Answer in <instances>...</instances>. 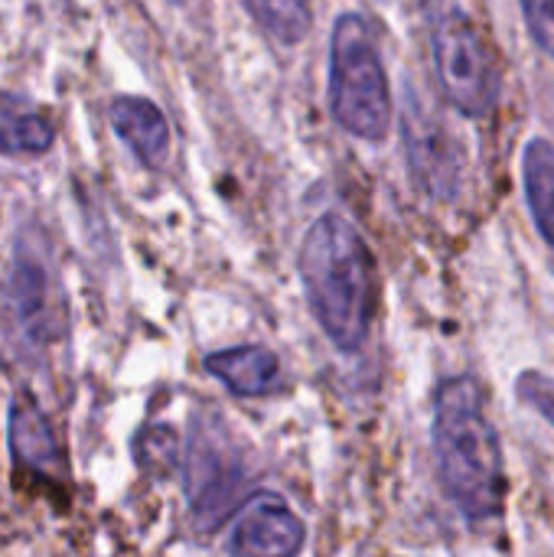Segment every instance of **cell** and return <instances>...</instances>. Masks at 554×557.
Instances as JSON below:
<instances>
[{
	"mask_svg": "<svg viewBox=\"0 0 554 557\" xmlns=\"http://www.w3.org/2000/svg\"><path fill=\"white\" fill-rule=\"evenodd\" d=\"M52 147V124L26 108V101L0 91V153H46Z\"/></svg>",
	"mask_w": 554,
	"mask_h": 557,
	"instance_id": "cell-12",
	"label": "cell"
},
{
	"mask_svg": "<svg viewBox=\"0 0 554 557\" xmlns=\"http://www.w3.org/2000/svg\"><path fill=\"white\" fill-rule=\"evenodd\" d=\"M170 3H186V0H170Z\"/></svg>",
	"mask_w": 554,
	"mask_h": 557,
	"instance_id": "cell-17",
	"label": "cell"
},
{
	"mask_svg": "<svg viewBox=\"0 0 554 557\" xmlns=\"http://www.w3.org/2000/svg\"><path fill=\"white\" fill-rule=\"evenodd\" d=\"M522 186L529 212L554 248V144L545 137H532L522 150Z\"/></svg>",
	"mask_w": 554,
	"mask_h": 557,
	"instance_id": "cell-11",
	"label": "cell"
},
{
	"mask_svg": "<svg viewBox=\"0 0 554 557\" xmlns=\"http://www.w3.org/2000/svg\"><path fill=\"white\" fill-rule=\"evenodd\" d=\"M519 3H522L529 36L545 55L554 59V0H519Z\"/></svg>",
	"mask_w": 554,
	"mask_h": 557,
	"instance_id": "cell-16",
	"label": "cell"
},
{
	"mask_svg": "<svg viewBox=\"0 0 554 557\" xmlns=\"http://www.w3.org/2000/svg\"><path fill=\"white\" fill-rule=\"evenodd\" d=\"M300 281L310 313L340 352H359L376 317V264L359 228L327 212L300 245Z\"/></svg>",
	"mask_w": 554,
	"mask_h": 557,
	"instance_id": "cell-2",
	"label": "cell"
},
{
	"mask_svg": "<svg viewBox=\"0 0 554 557\" xmlns=\"http://www.w3.org/2000/svg\"><path fill=\"white\" fill-rule=\"evenodd\" d=\"M255 20L278 39V42H300L310 29V7L307 0H245Z\"/></svg>",
	"mask_w": 554,
	"mask_h": 557,
	"instance_id": "cell-13",
	"label": "cell"
},
{
	"mask_svg": "<svg viewBox=\"0 0 554 557\" xmlns=\"http://www.w3.org/2000/svg\"><path fill=\"white\" fill-rule=\"evenodd\" d=\"M330 108L359 140H382L392 127V88L362 13H343L330 39Z\"/></svg>",
	"mask_w": 554,
	"mask_h": 557,
	"instance_id": "cell-3",
	"label": "cell"
},
{
	"mask_svg": "<svg viewBox=\"0 0 554 557\" xmlns=\"http://www.w3.org/2000/svg\"><path fill=\"white\" fill-rule=\"evenodd\" d=\"M209 375H216L238 398H264L281 392V359L268 346H232L206 356Z\"/></svg>",
	"mask_w": 554,
	"mask_h": 557,
	"instance_id": "cell-8",
	"label": "cell"
},
{
	"mask_svg": "<svg viewBox=\"0 0 554 557\" xmlns=\"http://www.w3.org/2000/svg\"><path fill=\"white\" fill-rule=\"evenodd\" d=\"M186 493L193 516L202 529H216L232 509L242 490V463L229 457L206 431L189 444V467H186Z\"/></svg>",
	"mask_w": 554,
	"mask_h": 557,
	"instance_id": "cell-7",
	"label": "cell"
},
{
	"mask_svg": "<svg viewBox=\"0 0 554 557\" xmlns=\"http://www.w3.org/2000/svg\"><path fill=\"white\" fill-rule=\"evenodd\" d=\"M307 529L300 516L274 493H255L238 506L229 548L235 557H297Z\"/></svg>",
	"mask_w": 554,
	"mask_h": 557,
	"instance_id": "cell-6",
	"label": "cell"
},
{
	"mask_svg": "<svg viewBox=\"0 0 554 557\" xmlns=\"http://www.w3.org/2000/svg\"><path fill=\"white\" fill-rule=\"evenodd\" d=\"M431 444L441 490L457 512L470 522L496 519L506 503L503 444L477 379L457 375L438 388Z\"/></svg>",
	"mask_w": 554,
	"mask_h": 557,
	"instance_id": "cell-1",
	"label": "cell"
},
{
	"mask_svg": "<svg viewBox=\"0 0 554 557\" xmlns=\"http://www.w3.org/2000/svg\"><path fill=\"white\" fill-rule=\"evenodd\" d=\"M402 140L415 186L431 199H454L460 193V147L441 114L408 88L402 104Z\"/></svg>",
	"mask_w": 554,
	"mask_h": 557,
	"instance_id": "cell-5",
	"label": "cell"
},
{
	"mask_svg": "<svg viewBox=\"0 0 554 557\" xmlns=\"http://www.w3.org/2000/svg\"><path fill=\"white\" fill-rule=\"evenodd\" d=\"M137 460L147 470H170L176 463V437L170 428H150L144 431V437L137 441Z\"/></svg>",
	"mask_w": 554,
	"mask_h": 557,
	"instance_id": "cell-14",
	"label": "cell"
},
{
	"mask_svg": "<svg viewBox=\"0 0 554 557\" xmlns=\"http://www.w3.org/2000/svg\"><path fill=\"white\" fill-rule=\"evenodd\" d=\"M516 395L522 405H529L539 418H545L554 428V379L542 372H522L516 379Z\"/></svg>",
	"mask_w": 554,
	"mask_h": 557,
	"instance_id": "cell-15",
	"label": "cell"
},
{
	"mask_svg": "<svg viewBox=\"0 0 554 557\" xmlns=\"http://www.w3.org/2000/svg\"><path fill=\"white\" fill-rule=\"evenodd\" d=\"M111 124L118 137L137 153V160L150 170H160L170 157V124L163 111L147 101L124 95L111 104Z\"/></svg>",
	"mask_w": 554,
	"mask_h": 557,
	"instance_id": "cell-9",
	"label": "cell"
},
{
	"mask_svg": "<svg viewBox=\"0 0 554 557\" xmlns=\"http://www.w3.org/2000/svg\"><path fill=\"white\" fill-rule=\"evenodd\" d=\"M10 450L13 460L36 473H59L62 454L56 444V434L42 411L23 395L10 405Z\"/></svg>",
	"mask_w": 554,
	"mask_h": 557,
	"instance_id": "cell-10",
	"label": "cell"
},
{
	"mask_svg": "<svg viewBox=\"0 0 554 557\" xmlns=\"http://www.w3.org/2000/svg\"><path fill=\"white\" fill-rule=\"evenodd\" d=\"M434 69L447 101L460 114H493L503 91L500 59L480 23L460 7L444 10L434 23Z\"/></svg>",
	"mask_w": 554,
	"mask_h": 557,
	"instance_id": "cell-4",
	"label": "cell"
}]
</instances>
